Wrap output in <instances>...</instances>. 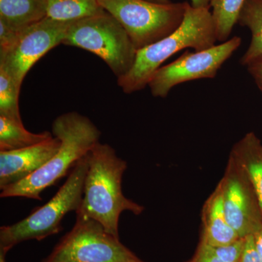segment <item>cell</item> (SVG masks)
<instances>
[{
  "label": "cell",
  "mask_w": 262,
  "mask_h": 262,
  "mask_svg": "<svg viewBox=\"0 0 262 262\" xmlns=\"http://www.w3.org/2000/svg\"><path fill=\"white\" fill-rule=\"evenodd\" d=\"M7 253L3 250H0V262H6Z\"/></svg>",
  "instance_id": "obj_27"
},
{
  "label": "cell",
  "mask_w": 262,
  "mask_h": 262,
  "mask_svg": "<svg viewBox=\"0 0 262 262\" xmlns=\"http://www.w3.org/2000/svg\"><path fill=\"white\" fill-rule=\"evenodd\" d=\"M241 42V38L235 36L205 51H186L177 60L155 72L148 84L151 94L154 97L165 98L177 84L198 79L214 78Z\"/></svg>",
  "instance_id": "obj_8"
},
{
  "label": "cell",
  "mask_w": 262,
  "mask_h": 262,
  "mask_svg": "<svg viewBox=\"0 0 262 262\" xmlns=\"http://www.w3.org/2000/svg\"><path fill=\"white\" fill-rule=\"evenodd\" d=\"M61 146V141L51 139L23 149L0 151V189L21 182L51 159Z\"/></svg>",
  "instance_id": "obj_11"
},
{
  "label": "cell",
  "mask_w": 262,
  "mask_h": 262,
  "mask_svg": "<svg viewBox=\"0 0 262 262\" xmlns=\"http://www.w3.org/2000/svg\"><path fill=\"white\" fill-rule=\"evenodd\" d=\"M216 32L210 8H194L189 4L184 20L168 37L136 52L130 71L117 78V84L125 94L145 89L164 61L175 53L193 48L202 51L215 46Z\"/></svg>",
  "instance_id": "obj_3"
},
{
  "label": "cell",
  "mask_w": 262,
  "mask_h": 262,
  "mask_svg": "<svg viewBox=\"0 0 262 262\" xmlns=\"http://www.w3.org/2000/svg\"><path fill=\"white\" fill-rule=\"evenodd\" d=\"M158 4H167L170 3L168 0H147ZM191 6L194 8H210L211 0H190Z\"/></svg>",
  "instance_id": "obj_25"
},
{
  "label": "cell",
  "mask_w": 262,
  "mask_h": 262,
  "mask_svg": "<svg viewBox=\"0 0 262 262\" xmlns=\"http://www.w3.org/2000/svg\"><path fill=\"white\" fill-rule=\"evenodd\" d=\"M253 236L258 256H259L260 259L262 262V227L258 229L257 232Z\"/></svg>",
  "instance_id": "obj_26"
},
{
  "label": "cell",
  "mask_w": 262,
  "mask_h": 262,
  "mask_svg": "<svg viewBox=\"0 0 262 262\" xmlns=\"http://www.w3.org/2000/svg\"><path fill=\"white\" fill-rule=\"evenodd\" d=\"M72 22L47 16L24 29L14 48L4 58H0V66L5 67L21 86L33 66L48 52L63 43Z\"/></svg>",
  "instance_id": "obj_10"
},
{
  "label": "cell",
  "mask_w": 262,
  "mask_h": 262,
  "mask_svg": "<svg viewBox=\"0 0 262 262\" xmlns=\"http://www.w3.org/2000/svg\"><path fill=\"white\" fill-rule=\"evenodd\" d=\"M241 262H261L255 246L253 235L246 237V244Z\"/></svg>",
  "instance_id": "obj_23"
},
{
  "label": "cell",
  "mask_w": 262,
  "mask_h": 262,
  "mask_svg": "<svg viewBox=\"0 0 262 262\" xmlns=\"http://www.w3.org/2000/svg\"><path fill=\"white\" fill-rule=\"evenodd\" d=\"M246 238H239L225 246H216L211 248L221 261L223 262H239L244 253Z\"/></svg>",
  "instance_id": "obj_20"
},
{
  "label": "cell",
  "mask_w": 262,
  "mask_h": 262,
  "mask_svg": "<svg viewBox=\"0 0 262 262\" xmlns=\"http://www.w3.org/2000/svg\"><path fill=\"white\" fill-rule=\"evenodd\" d=\"M47 17L45 0H0V20L22 31Z\"/></svg>",
  "instance_id": "obj_14"
},
{
  "label": "cell",
  "mask_w": 262,
  "mask_h": 262,
  "mask_svg": "<svg viewBox=\"0 0 262 262\" xmlns=\"http://www.w3.org/2000/svg\"><path fill=\"white\" fill-rule=\"evenodd\" d=\"M62 44L96 55L117 78L130 71L137 52L125 29L106 10L72 21Z\"/></svg>",
  "instance_id": "obj_5"
},
{
  "label": "cell",
  "mask_w": 262,
  "mask_h": 262,
  "mask_svg": "<svg viewBox=\"0 0 262 262\" xmlns=\"http://www.w3.org/2000/svg\"><path fill=\"white\" fill-rule=\"evenodd\" d=\"M48 131L34 134L19 122L0 115V151H11L29 147L51 139Z\"/></svg>",
  "instance_id": "obj_15"
},
{
  "label": "cell",
  "mask_w": 262,
  "mask_h": 262,
  "mask_svg": "<svg viewBox=\"0 0 262 262\" xmlns=\"http://www.w3.org/2000/svg\"><path fill=\"white\" fill-rule=\"evenodd\" d=\"M52 130L53 136L61 141L58 151L28 178L1 190L0 198L42 201L41 193L65 177L99 142L101 134L89 117L76 112L56 117Z\"/></svg>",
  "instance_id": "obj_2"
},
{
  "label": "cell",
  "mask_w": 262,
  "mask_h": 262,
  "mask_svg": "<svg viewBox=\"0 0 262 262\" xmlns=\"http://www.w3.org/2000/svg\"><path fill=\"white\" fill-rule=\"evenodd\" d=\"M201 224V244L216 247L241 238L229 225L226 216L222 191L219 184L203 204Z\"/></svg>",
  "instance_id": "obj_12"
},
{
  "label": "cell",
  "mask_w": 262,
  "mask_h": 262,
  "mask_svg": "<svg viewBox=\"0 0 262 262\" xmlns=\"http://www.w3.org/2000/svg\"><path fill=\"white\" fill-rule=\"evenodd\" d=\"M237 23L248 27L251 32V42L241 59L247 66L262 55V0H246L239 13Z\"/></svg>",
  "instance_id": "obj_16"
},
{
  "label": "cell",
  "mask_w": 262,
  "mask_h": 262,
  "mask_svg": "<svg viewBox=\"0 0 262 262\" xmlns=\"http://www.w3.org/2000/svg\"><path fill=\"white\" fill-rule=\"evenodd\" d=\"M239 262H241V261H239Z\"/></svg>",
  "instance_id": "obj_28"
},
{
  "label": "cell",
  "mask_w": 262,
  "mask_h": 262,
  "mask_svg": "<svg viewBox=\"0 0 262 262\" xmlns=\"http://www.w3.org/2000/svg\"><path fill=\"white\" fill-rule=\"evenodd\" d=\"M230 154L245 169L252 183L262 213V142L249 132L236 143Z\"/></svg>",
  "instance_id": "obj_13"
},
{
  "label": "cell",
  "mask_w": 262,
  "mask_h": 262,
  "mask_svg": "<svg viewBox=\"0 0 262 262\" xmlns=\"http://www.w3.org/2000/svg\"><path fill=\"white\" fill-rule=\"evenodd\" d=\"M21 31L15 30L0 20V58H4L16 46Z\"/></svg>",
  "instance_id": "obj_21"
},
{
  "label": "cell",
  "mask_w": 262,
  "mask_h": 262,
  "mask_svg": "<svg viewBox=\"0 0 262 262\" xmlns=\"http://www.w3.org/2000/svg\"><path fill=\"white\" fill-rule=\"evenodd\" d=\"M21 86L11 75L0 66V115L19 122H22L18 98Z\"/></svg>",
  "instance_id": "obj_19"
},
{
  "label": "cell",
  "mask_w": 262,
  "mask_h": 262,
  "mask_svg": "<svg viewBox=\"0 0 262 262\" xmlns=\"http://www.w3.org/2000/svg\"><path fill=\"white\" fill-rule=\"evenodd\" d=\"M187 262H223L212 252L209 246L199 243L195 252Z\"/></svg>",
  "instance_id": "obj_22"
},
{
  "label": "cell",
  "mask_w": 262,
  "mask_h": 262,
  "mask_svg": "<svg viewBox=\"0 0 262 262\" xmlns=\"http://www.w3.org/2000/svg\"><path fill=\"white\" fill-rule=\"evenodd\" d=\"M98 3L121 24L137 51L177 30L189 5L187 2L158 4L147 0H98Z\"/></svg>",
  "instance_id": "obj_6"
},
{
  "label": "cell",
  "mask_w": 262,
  "mask_h": 262,
  "mask_svg": "<svg viewBox=\"0 0 262 262\" xmlns=\"http://www.w3.org/2000/svg\"><path fill=\"white\" fill-rule=\"evenodd\" d=\"M246 0H211L212 17L214 22L217 41H227Z\"/></svg>",
  "instance_id": "obj_18"
},
{
  "label": "cell",
  "mask_w": 262,
  "mask_h": 262,
  "mask_svg": "<svg viewBox=\"0 0 262 262\" xmlns=\"http://www.w3.org/2000/svg\"><path fill=\"white\" fill-rule=\"evenodd\" d=\"M89 168L84 179L83 196L77 216L96 221L108 233L120 239V215L129 211L141 214L144 207L122 192V181L127 162L117 156L110 144L98 142L87 154Z\"/></svg>",
  "instance_id": "obj_1"
},
{
  "label": "cell",
  "mask_w": 262,
  "mask_h": 262,
  "mask_svg": "<svg viewBox=\"0 0 262 262\" xmlns=\"http://www.w3.org/2000/svg\"><path fill=\"white\" fill-rule=\"evenodd\" d=\"M218 184L229 225L241 238L253 235L262 227L261 208L251 179L231 154Z\"/></svg>",
  "instance_id": "obj_9"
},
{
  "label": "cell",
  "mask_w": 262,
  "mask_h": 262,
  "mask_svg": "<svg viewBox=\"0 0 262 262\" xmlns=\"http://www.w3.org/2000/svg\"><path fill=\"white\" fill-rule=\"evenodd\" d=\"M47 16L61 21H74L103 11L98 0H45Z\"/></svg>",
  "instance_id": "obj_17"
},
{
  "label": "cell",
  "mask_w": 262,
  "mask_h": 262,
  "mask_svg": "<svg viewBox=\"0 0 262 262\" xmlns=\"http://www.w3.org/2000/svg\"><path fill=\"white\" fill-rule=\"evenodd\" d=\"M246 67L255 83L262 92V55L255 58Z\"/></svg>",
  "instance_id": "obj_24"
},
{
  "label": "cell",
  "mask_w": 262,
  "mask_h": 262,
  "mask_svg": "<svg viewBox=\"0 0 262 262\" xmlns=\"http://www.w3.org/2000/svg\"><path fill=\"white\" fill-rule=\"evenodd\" d=\"M89 168L87 155L72 168L64 184L44 206L36 208L23 220L0 228V250L8 253L25 241H40L62 230L67 213L77 211L83 196L84 179Z\"/></svg>",
  "instance_id": "obj_4"
},
{
  "label": "cell",
  "mask_w": 262,
  "mask_h": 262,
  "mask_svg": "<svg viewBox=\"0 0 262 262\" xmlns=\"http://www.w3.org/2000/svg\"><path fill=\"white\" fill-rule=\"evenodd\" d=\"M41 262H145L101 224L77 216L74 227Z\"/></svg>",
  "instance_id": "obj_7"
}]
</instances>
